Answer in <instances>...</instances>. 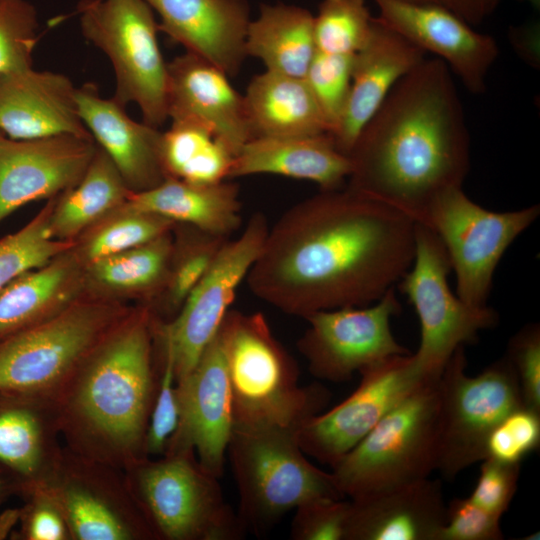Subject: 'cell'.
I'll return each mask as SVG.
<instances>
[{
  "label": "cell",
  "instance_id": "4",
  "mask_svg": "<svg viewBox=\"0 0 540 540\" xmlns=\"http://www.w3.org/2000/svg\"><path fill=\"white\" fill-rule=\"evenodd\" d=\"M231 389L233 430H299L323 412L329 391L300 386L294 359L261 312L230 309L220 326Z\"/></svg>",
  "mask_w": 540,
  "mask_h": 540
},
{
  "label": "cell",
  "instance_id": "34",
  "mask_svg": "<svg viewBox=\"0 0 540 540\" xmlns=\"http://www.w3.org/2000/svg\"><path fill=\"white\" fill-rule=\"evenodd\" d=\"M173 240L169 232L135 248L97 260L89 274L112 291L148 292L162 289L169 270Z\"/></svg>",
  "mask_w": 540,
  "mask_h": 540
},
{
  "label": "cell",
  "instance_id": "26",
  "mask_svg": "<svg viewBox=\"0 0 540 540\" xmlns=\"http://www.w3.org/2000/svg\"><path fill=\"white\" fill-rule=\"evenodd\" d=\"M55 396L0 392V465L25 487L47 481L62 454Z\"/></svg>",
  "mask_w": 540,
  "mask_h": 540
},
{
  "label": "cell",
  "instance_id": "44",
  "mask_svg": "<svg viewBox=\"0 0 540 540\" xmlns=\"http://www.w3.org/2000/svg\"><path fill=\"white\" fill-rule=\"evenodd\" d=\"M507 358L516 373L523 405L540 412V327L532 323L514 334Z\"/></svg>",
  "mask_w": 540,
  "mask_h": 540
},
{
  "label": "cell",
  "instance_id": "6",
  "mask_svg": "<svg viewBox=\"0 0 540 540\" xmlns=\"http://www.w3.org/2000/svg\"><path fill=\"white\" fill-rule=\"evenodd\" d=\"M227 456L239 494L237 515L246 532L266 533L308 501L345 498L331 472L306 458L296 431L233 430Z\"/></svg>",
  "mask_w": 540,
  "mask_h": 540
},
{
  "label": "cell",
  "instance_id": "24",
  "mask_svg": "<svg viewBox=\"0 0 540 540\" xmlns=\"http://www.w3.org/2000/svg\"><path fill=\"white\" fill-rule=\"evenodd\" d=\"M425 52L374 17L370 37L354 55L349 98L331 135L348 156L357 136L395 84L425 59Z\"/></svg>",
  "mask_w": 540,
  "mask_h": 540
},
{
  "label": "cell",
  "instance_id": "12",
  "mask_svg": "<svg viewBox=\"0 0 540 540\" xmlns=\"http://www.w3.org/2000/svg\"><path fill=\"white\" fill-rule=\"evenodd\" d=\"M539 213V205L490 211L458 187L440 196L419 224L431 229L443 243L455 273L457 296L470 306L483 307L501 258Z\"/></svg>",
  "mask_w": 540,
  "mask_h": 540
},
{
  "label": "cell",
  "instance_id": "1",
  "mask_svg": "<svg viewBox=\"0 0 540 540\" xmlns=\"http://www.w3.org/2000/svg\"><path fill=\"white\" fill-rule=\"evenodd\" d=\"M415 227L405 214L347 187L321 190L269 227L248 286L269 305L304 319L370 305L411 267Z\"/></svg>",
  "mask_w": 540,
  "mask_h": 540
},
{
  "label": "cell",
  "instance_id": "35",
  "mask_svg": "<svg viewBox=\"0 0 540 540\" xmlns=\"http://www.w3.org/2000/svg\"><path fill=\"white\" fill-rule=\"evenodd\" d=\"M55 201L24 227L0 239V294L22 274L44 266L69 251L72 242L53 236L50 216Z\"/></svg>",
  "mask_w": 540,
  "mask_h": 540
},
{
  "label": "cell",
  "instance_id": "42",
  "mask_svg": "<svg viewBox=\"0 0 540 540\" xmlns=\"http://www.w3.org/2000/svg\"><path fill=\"white\" fill-rule=\"evenodd\" d=\"M539 443L540 412L522 405L508 413L491 430L485 443V458L521 464Z\"/></svg>",
  "mask_w": 540,
  "mask_h": 540
},
{
  "label": "cell",
  "instance_id": "11",
  "mask_svg": "<svg viewBox=\"0 0 540 540\" xmlns=\"http://www.w3.org/2000/svg\"><path fill=\"white\" fill-rule=\"evenodd\" d=\"M450 271L441 240L416 223L413 263L397 285L420 321V345L413 359L431 378L440 377L458 347L475 342L480 331L495 327L499 320L488 305L470 306L454 294L448 284Z\"/></svg>",
  "mask_w": 540,
  "mask_h": 540
},
{
  "label": "cell",
  "instance_id": "14",
  "mask_svg": "<svg viewBox=\"0 0 540 540\" xmlns=\"http://www.w3.org/2000/svg\"><path fill=\"white\" fill-rule=\"evenodd\" d=\"M401 311L395 287L366 306L315 312L297 342L310 373L321 380L343 382L387 358L410 354L394 338L390 320Z\"/></svg>",
  "mask_w": 540,
  "mask_h": 540
},
{
  "label": "cell",
  "instance_id": "37",
  "mask_svg": "<svg viewBox=\"0 0 540 540\" xmlns=\"http://www.w3.org/2000/svg\"><path fill=\"white\" fill-rule=\"evenodd\" d=\"M373 23L364 0H322L313 23L316 50L355 55L368 41Z\"/></svg>",
  "mask_w": 540,
  "mask_h": 540
},
{
  "label": "cell",
  "instance_id": "22",
  "mask_svg": "<svg viewBox=\"0 0 540 540\" xmlns=\"http://www.w3.org/2000/svg\"><path fill=\"white\" fill-rule=\"evenodd\" d=\"M76 100L82 122L131 192L151 189L168 177L157 127L131 119L114 98L102 97L94 83L78 87Z\"/></svg>",
  "mask_w": 540,
  "mask_h": 540
},
{
  "label": "cell",
  "instance_id": "45",
  "mask_svg": "<svg viewBox=\"0 0 540 540\" xmlns=\"http://www.w3.org/2000/svg\"><path fill=\"white\" fill-rule=\"evenodd\" d=\"M28 500L19 510L22 538L27 540L70 539L64 516L50 493L42 484L25 487Z\"/></svg>",
  "mask_w": 540,
  "mask_h": 540
},
{
  "label": "cell",
  "instance_id": "33",
  "mask_svg": "<svg viewBox=\"0 0 540 540\" xmlns=\"http://www.w3.org/2000/svg\"><path fill=\"white\" fill-rule=\"evenodd\" d=\"M160 152L168 177L202 185L229 180L235 158L210 129L193 122H172L162 132Z\"/></svg>",
  "mask_w": 540,
  "mask_h": 540
},
{
  "label": "cell",
  "instance_id": "18",
  "mask_svg": "<svg viewBox=\"0 0 540 540\" xmlns=\"http://www.w3.org/2000/svg\"><path fill=\"white\" fill-rule=\"evenodd\" d=\"M96 149L93 137L60 134L11 139L0 135V223L27 203L75 186Z\"/></svg>",
  "mask_w": 540,
  "mask_h": 540
},
{
  "label": "cell",
  "instance_id": "32",
  "mask_svg": "<svg viewBox=\"0 0 540 540\" xmlns=\"http://www.w3.org/2000/svg\"><path fill=\"white\" fill-rule=\"evenodd\" d=\"M130 193L112 160L97 146L81 180L63 192L53 206L50 216L53 236L71 241L104 215L118 209Z\"/></svg>",
  "mask_w": 540,
  "mask_h": 540
},
{
  "label": "cell",
  "instance_id": "19",
  "mask_svg": "<svg viewBox=\"0 0 540 540\" xmlns=\"http://www.w3.org/2000/svg\"><path fill=\"white\" fill-rule=\"evenodd\" d=\"M373 1L379 22L425 53L437 55L471 93L484 92L486 76L499 54L490 35L477 32L442 4Z\"/></svg>",
  "mask_w": 540,
  "mask_h": 540
},
{
  "label": "cell",
  "instance_id": "3",
  "mask_svg": "<svg viewBox=\"0 0 540 540\" xmlns=\"http://www.w3.org/2000/svg\"><path fill=\"white\" fill-rule=\"evenodd\" d=\"M154 368L148 312L107 333L95 346L56 395L61 430L77 454L128 468L146 458L158 380Z\"/></svg>",
  "mask_w": 540,
  "mask_h": 540
},
{
  "label": "cell",
  "instance_id": "38",
  "mask_svg": "<svg viewBox=\"0 0 540 540\" xmlns=\"http://www.w3.org/2000/svg\"><path fill=\"white\" fill-rule=\"evenodd\" d=\"M115 211L118 215L103 224L83 245L81 255L88 264L150 242L175 225L148 212L122 206Z\"/></svg>",
  "mask_w": 540,
  "mask_h": 540
},
{
  "label": "cell",
  "instance_id": "41",
  "mask_svg": "<svg viewBox=\"0 0 540 540\" xmlns=\"http://www.w3.org/2000/svg\"><path fill=\"white\" fill-rule=\"evenodd\" d=\"M161 365L158 373L156 393L145 436L146 457L162 456L179 423V401L170 347L160 341Z\"/></svg>",
  "mask_w": 540,
  "mask_h": 540
},
{
  "label": "cell",
  "instance_id": "48",
  "mask_svg": "<svg viewBox=\"0 0 540 540\" xmlns=\"http://www.w3.org/2000/svg\"><path fill=\"white\" fill-rule=\"evenodd\" d=\"M502 0H442L443 5L472 25L481 23L492 14ZM538 7L540 0H524Z\"/></svg>",
  "mask_w": 540,
  "mask_h": 540
},
{
  "label": "cell",
  "instance_id": "15",
  "mask_svg": "<svg viewBox=\"0 0 540 540\" xmlns=\"http://www.w3.org/2000/svg\"><path fill=\"white\" fill-rule=\"evenodd\" d=\"M359 386L332 409L310 419L298 432L301 450L332 467L376 424L426 380L412 354L387 358L360 372Z\"/></svg>",
  "mask_w": 540,
  "mask_h": 540
},
{
  "label": "cell",
  "instance_id": "21",
  "mask_svg": "<svg viewBox=\"0 0 540 540\" xmlns=\"http://www.w3.org/2000/svg\"><path fill=\"white\" fill-rule=\"evenodd\" d=\"M76 89L62 73L32 67L0 73V132L11 139L92 137L80 118Z\"/></svg>",
  "mask_w": 540,
  "mask_h": 540
},
{
  "label": "cell",
  "instance_id": "23",
  "mask_svg": "<svg viewBox=\"0 0 540 540\" xmlns=\"http://www.w3.org/2000/svg\"><path fill=\"white\" fill-rule=\"evenodd\" d=\"M161 21L159 31L235 76L244 59L250 22L247 0H144Z\"/></svg>",
  "mask_w": 540,
  "mask_h": 540
},
{
  "label": "cell",
  "instance_id": "17",
  "mask_svg": "<svg viewBox=\"0 0 540 540\" xmlns=\"http://www.w3.org/2000/svg\"><path fill=\"white\" fill-rule=\"evenodd\" d=\"M179 423L166 451L193 450L221 478L233 432L231 389L221 329L192 371L177 383Z\"/></svg>",
  "mask_w": 540,
  "mask_h": 540
},
{
  "label": "cell",
  "instance_id": "2",
  "mask_svg": "<svg viewBox=\"0 0 540 540\" xmlns=\"http://www.w3.org/2000/svg\"><path fill=\"white\" fill-rule=\"evenodd\" d=\"M451 73L424 59L395 84L348 153L345 187L422 223L440 196L463 186L470 137Z\"/></svg>",
  "mask_w": 540,
  "mask_h": 540
},
{
  "label": "cell",
  "instance_id": "31",
  "mask_svg": "<svg viewBox=\"0 0 540 540\" xmlns=\"http://www.w3.org/2000/svg\"><path fill=\"white\" fill-rule=\"evenodd\" d=\"M78 280L70 250L15 279L0 294V339L67 306Z\"/></svg>",
  "mask_w": 540,
  "mask_h": 540
},
{
  "label": "cell",
  "instance_id": "36",
  "mask_svg": "<svg viewBox=\"0 0 540 540\" xmlns=\"http://www.w3.org/2000/svg\"><path fill=\"white\" fill-rule=\"evenodd\" d=\"M190 227L191 233L179 245L173 241L169 270L162 287L163 306L174 317L206 274L224 243L230 239Z\"/></svg>",
  "mask_w": 540,
  "mask_h": 540
},
{
  "label": "cell",
  "instance_id": "10",
  "mask_svg": "<svg viewBox=\"0 0 540 540\" xmlns=\"http://www.w3.org/2000/svg\"><path fill=\"white\" fill-rule=\"evenodd\" d=\"M110 308L67 305L0 339V392L55 396L106 336Z\"/></svg>",
  "mask_w": 540,
  "mask_h": 540
},
{
  "label": "cell",
  "instance_id": "40",
  "mask_svg": "<svg viewBox=\"0 0 540 540\" xmlns=\"http://www.w3.org/2000/svg\"><path fill=\"white\" fill-rule=\"evenodd\" d=\"M37 10L27 0H0V73L32 67Z\"/></svg>",
  "mask_w": 540,
  "mask_h": 540
},
{
  "label": "cell",
  "instance_id": "20",
  "mask_svg": "<svg viewBox=\"0 0 540 540\" xmlns=\"http://www.w3.org/2000/svg\"><path fill=\"white\" fill-rule=\"evenodd\" d=\"M167 114L172 122L207 127L235 156L252 139L244 97L229 76L187 51L167 62Z\"/></svg>",
  "mask_w": 540,
  "mask_h": 540
},
{
  "label": "cell",
  "instance_id": "27",
  "mask_svg": "<svg viewBox=\"0 0 540 540\" xmlns=\"http://www.w3.org/2000/svg\"><path fill=\"white\" fill-rule=\"evenodd\" d=\"M349 157L329 134L250 139L235 156L229 179L272 174L316 183L321 190L344 186Z\"/></svg>",
  "mask_w": 540,
  "mask_h": 540
},
{
  "label": "cell",
  "instance_id": "30",
  "mask_svg": "<svg viewBox=\"0 0 540 540\" xmlns=\"http://www.w3.org/2000/svg\"><path fill=\"white\" fill-rule=\"evenodd\" d=\"M313 23L304 8L262 4L247 28L246 55L260 59L268 71L304 78L317 52Z\"/></svg>",
  "mask_w": 540,
  "mask_h": 540
},
{
  "label": "cell",
  "instance_id": "28",
  "mask_svg": "<svg viewBox=\"0 0 540 540\" xmlns=\"http://www.w3.org/2000/svg\"><path fill=\"white\" fill-rule=\"evenodd\" d=\"M121 206L223 238L242 224L239 187L227 180L202 185L167 177L151 189L131 192Z\"/></svg>",
  "mask_w": 540,
  "mask_h": 540
},
{
  "label": "cell",
  "instance_id": "16",
  "mask_svg": "<svg viewBox=\"0 0 540 540\" xmlns=\"http://www.w3.org/2000/svg\"><path fill=\"white\" fill-rule=\"evenodd\" d=\"M105 463L75 454L62 455L52 476L42 484L58 504L70 539H155L132 494L106 481Z\"/></svg>",
  "mask_w": 540,
  "mask_h": 540
},
{
  "label": "cell",
  "instance_id": "52",
  "mask_svg": "<svg viewBox=\"0 0 540 540\" xmlns=\"http://www.w3.org/2000/svg\"><path fill=\"white\" fill-rule=\"evenodd\" d=\"M406 2H412V3H433V4H442V0H402Z\"/></svg>",
  "mask_w": 540,
  "mask_h": 540
},
{
  "label": "cell",
  "instance_id": "5",
  "mask_svg": "<svg viewBox=\"0 0 540 540\" xmlns=\"http://www.w3.org/2000/svg\"><path fill=\"white\" fill-rule=\"evenodd\" d=\"M439 377L426 380L331 467L350 499L429 478L436 470Z\"/></svg>",
  "mask_w": 540,
  "mask_h": 540
},
{
  "label": "cell",
  "instance_id": "46",
  "mask_svg": "<svg viewBox=\"0 0 540 540\" xmlns=\"http://www.w3.org/2000/svg\"><path fill=\"white\" fill-rule=\"evenodd\" d=\"M480 474L468 497L483 510L502 517L516 493L521 464H508L485 458Z\"/></svg>",
  "mask_w": 540,
  "mask_h": 540
},
{
  "label": "cell",
  "instance_id": "47",
  "mask_svg": "<svg viewBox=\"0 0 540 540\" xmlns=\"http://www.w3.org/2000/svg\"><path fill=\"white\" fill-rule=\"evenodd\" d=\"M500 519L468 497L454 498L446 505L445 524L437 540H502Z\"/></svg>",
  "mask_w": 540,
  "mask_h": 540
},
{
  "label": "cell",
  "instance_id": "49",
  "mask_svg": "<svg viewBox=\"0 0 540 540\" xmlns=\"http://www.w3.org/2000/svg\"><path fill=\"white\" fill-rule=\"evenodd\" d=\"M511 42L518 53L532 65L539 62V36L535 28L511 31Z\"/></svg>",
  "mask_w": 540,
  "mask_h": 540
},
{
  "label": "cell",
  "instance_id": "7",
  "mask_svg": "<svg viewBox=\"0 0 540 540\" xmlns=\"http://www.w3.org/2000/svg\"><path fill=\"white\" fill-rule=\"evenodd\" d=\"M128 469V488L154 538L237 540L245 535L220 478L201 465L193 450L146 457Z\"/></svg>",
  "mask_w": 540,
  "mask_h": 540
},
{
  "label": "cell",
  "instance_id": "39",
  "mask_svg": "<svg viewBox=\"0 0 540 540\" xmlns=\"http://www.w3.org/2000/svg\"><path fill=\"white\" fill-rule=\"evenodd\" d=\"M354 55L316 52L305 76L328 125L331 136L347 105Z\"/></svg>",
  "mask_w": 540,
  "mask_h": 540
},
{
  "label": "cell",
  "instance_id": "43",
  "mask_svg": "<svg viewBox=\"0 0 540 540\" xmlns=\"http://www.w3.org/2000/svg\"><path fill=\"white\" fill-rule=\"evenodd\" d=\"M290 536L294 540H346L350 501L316 499L294 509Z\"/></svg>",
  "mask_w": 540,
  "mask_h": 540
},
{
  "label": "cell",
  "instance_id": "8",
  "mask_svg": "<svg viewBox=\"0 0 540 540\" xmlns=\"http://www.w3.org/2000/svg\"><path fill=\"white\" fill-rule=\"evenodd\" d=\"M83 36L110 59L114 98L138 105L143 121L160 127L167 119V62L159 48L158 23L144 0H81Z\"/></svg>",
  "mask_w": 540,
  "mask_h": 540
},
{
  "label": "cell",
  "instance_id": "51",
  "mask_svg": "<svg viewBox=\"0 0 540 540\" xmlns=\"http://www.w3.org/2000/svg\"><path fill=\"white\" fill-rule=\"evenodd\" d=\"M19 521V510H8L0 515V539L6 538Z\"/></svg>",
  "mask_w": 540,
  "mask_h": 540
},
{
  "label": "cell",
  "instance_id": "29",
  "mask_svg": "<svg viewBox=\"0 0 540 540\" xmlns=\"http://www.w3.org/2000/svg\"><path fill=\"white\" fill-rule=\"evenodd\" d=\"M243 97L252 138L328 134L304 78L266 70L252 78Z\"/></svg>",
  "mask_w": 540,
  "mask_h": 540
},
{
  "label": "cell",
  "instance_id": "53",
  "mask_svg": "<svg viewBox=\"0 0 540 540\" xmlns=\"http://www.w3.org/2000/svg\"><path fill=\"white\" fill-rule=\"evenodd\" d=\"M0 135H2V133L0 132Z\"/></svg>",
  "mask_w": 540,
  "mask_h": 540
},
{
  "label": "cell",
  "instance_id": "25",
  "mask_svg": "<svg viewBox=\"0 0 540 540\" xmlns=\"http://www.w3.org/2000/svg\"><path fill=\"white\" fill-rule=\"evenodd\" d=\"M446 504L430 478L350 499L346 540H437Z\"/></svg>",
  "mask_w": 540,
  "mask_h": 540
},
{
  "label": "cell",
  "instance_id": "13",
  "mask_svg": "<svg viewBox=\"0 0 540 540\" xmlns=\"http://www.w3.org/2000/svg\"><path fill=\"white\" fill-rule=\"evenodd\" d=\"M269 226L254 213L241 234L228 239L214 262L170 321H153L154 334L172 352L176 383L194 368L218 332L241 282L257 259Z\"/></svg>",
  "mask_w": 540,
  "mask_h": 540
},
{
  "label": "cell",
  "instance_id": "9",
  "mask_svg": "<svg viewBox=\"0 0 540 540\" xmlns=\"http://www.w3.org/2000/svg\"><path fill=\"white\" fill-rule=\"evenodd\" d=\"M466 369L464 346H460L439 377L436 470L448 480L484 460L491 430L523 405L516 373L506 355L475 376Z\"/></svg>",
  "mask_w": 540,
  "mask_h": 540
},
{
  "label": "cell",
  "instance_id": "50",
  "mask_svg": "<svg viewBox=\"0 0 540 540\" xmlns=\"http://www.w3.org/2000/svg\"><path fill=\"white\" fill-rule=\"evenodd\" d=\"M21 481L0 465V505L16 490L22 491Z\"/></svg>",
  "mask_w": 540,
  "mask_h": 540
}]
</instances>
